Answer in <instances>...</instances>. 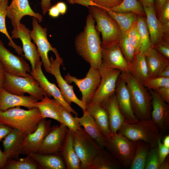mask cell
<instances>
[{"label":"cell","instance_id":"20","mask_svg":"<svg viewBox=\"0 0 169 169\" xmlns=\"http://www.w3.org/2000/svg\"><path fill=\"white\" fill-rule=\"evenodd\" d=\"M6 15L10 19L13 27L18 26L22 18L26 15L36 18L39 23L43 18L40 13L32 9L28 0H12L7 8Z\"/></svg>","mask_w":169,"mask_h":169},{"label":"cell","instance_id":"61","mask_svg":"<svg viewBox=\"0 0 169 169\" xmlns=\"http://www.w3.org/2000/svg\"><path fill=\"white\" fill-rule=\"evenodd\" d=\"M163 145L166 147L169 148V135L166 136L163 140L162 143Z\"/></svg>","mask_w":169,"mask_h":169},{"label":"cell","instance_id":"43","mask_svg":"<svg viewBox=\"0 0 169 169\" xmlns=\"http://www.w3.org/2000/svg\"><path fill=\"white\" fill-rule=\"evenodd\" d=\"M161 164L156 145L150 149L146 158L145 169H160Z\"/></svg>","mask_w":169,"mask_h":169},{"label":"cell","instance_id":"2","mask_svg":"<svg viewBox=\"0 0 169 169\" xmlns=\"http://www.w3.org/2000/svg\"><path fill=\"white\" fill-rule=\"evenodd\" d=\"M120 76L126 83L132 109L137 119H151L152 97L150 92L130 73L121 72Z\"/></svg>","mask_w":169,"mask_h":169},{"label":"cell","instance_id":"31","mask_svg":"<svg viewBox=\"0 0 169 169\" xmlns=\"http://www.w3.org/2000/svg\"><path fill=\"white\" fill-rule=\"evenodd\" d=\"M130 64V73L144 86L145 82L149 79L148 69L145 54L139 51L135 55Z\"/></svg>","mask_w":169,"mask_h":169},{"label":"cell","instance_id":"21","mask_svg":"<svg viewBox=\"0 0 169 169\" xmlns=\"http://www.w3.org/2000/svg\"><path fill=\"white\" fill-rule=\"evenodd\" d=\"M143 8L146 17V21L152 47L163 40H169V36L166 34L162 24L157 17L154 5Z\"/></svg>","mask_w":169,"mask_h":169},{"label":"cell","instance_id":"39","mask_svg":"<svg viewBox=\"0 0 169 169\" xmlns=\"http://www.w3.org/2000/svg\"><path fill=\"white\" fill-rule=\"evenodd\" d=\"M110 9L119 12H133L142 17L146 15L142 6L138 0H123L119 5Z\"/></svg>","mask_w":169,"mask_h":169},{"label":"cell","instance_id":"44","mask_svg":"<svg viewBox=\"0 0 169 169\" xmlns=\"http://www.w3.org/2000/svg\"><path fill=\"white\" fill-rule=\"evenodd\" d=\"M169 84V78L156 77L149 78L145 82L144 86L149 90H155Z\"/></svg>","mask_w":169,"mask_h":169},{"label":"cell","instance_id":"19","mask_svg":"<svg viewBox=\"0 0 169 169\" xmlns=\"http://www.w3.org/2000/svg\"><path fill=\"white\" fill-rule=\"evenodd\" d=\"M51 121L42 118L32 133L26 135L24 146L21 154L28 155L37 152L44 139L51 130Z\"/></svg>","mask_w":169,"mask_h":169},{"label":"cell","instance_id":"10","mask_svg":"<svg viewBox=\"0 0 169 169\" xmlns=\"http://www.w3.org/2000/svg\"><path fill=\"white\" fill-rule=\"evenodd\" d=\"M99 70L100 81L90 103H102L114 94L118 77L122 72L119 69L107 68L102 65Z\"/></svg>","mask_w":169,"mask_h":169},{"label":"cell","instance_id":"63","mask_svg":"<svg viewBox=\"0 0 169 169\" xmlns=\"http://www.w3.org/2000/svg\"><path fill=\"white\" fill-rule=\"evenodd\" d=\"M2 0H0V1H2Z\"/></svg>","mask_w":169,"mask_h":169},{"label":"cell","instance_id":"8","mask_svg":"<svg viewBox=\"0 0 169 169\" xmlns=\"http://www.w3.org/2000/svg\"><path fill=\"white\" fill-rule=\"evenodd\" d=\"M136 143L117 132L107 139L105 148L122 167H127L133 159Z\"/></svg>","mask_w":169,"mask_h":169},{"label":"cell","instance_id":"56","mask_svg":"<svg viewBox=\"0 0 169 169\" xmlns=\"http://www.w3.org/2000/svg\"><path fill=\"white\" fill-rule=\"evenodd\" d=\"M5 71V68L0 60V88L3 87Z\"/></svg>","mask_w":169,"mask_h":169},{"label":"cell","instance_id":"57","mask_svg":"<svg viewBox=\"0 0 169 169\" xmlns=\"http://www.w3.org/2000/svg\"><path fill=\"white\" fill-rule=\"evenodd\" d=\"M6 157L0 148V169H4L7 161Z\"/></svg>","mask_w":169,"mask_h":169},{"label":"cell","instance_id":"15","mask_svg":"<svg viewBox=\"0 0 169 169\" xmlns=\"http://www.w3.org/2000/svg\"><path fill=\"white\" fill-rule=\"evenodd\" d=\"M43 63L40 61L35 65L34 69L31 71V75L39 83L48 96L54 99L62 105L69 113H72L75 116L78 114L63 98L59 89L54 84L50 82L43 73L42 69Z\"/></svg>","mask_w":169,"mask_h":169},{"label":"cell","instance_id":"41","mask_svg":"<svg viewBox=\"0 0 169 169\" xmlns=\"http://www.w3.org/2000/svg\"><path fill=\"white\" fill-rule=\"evenodd\" d=\"M118 43L124 57L130 63L133 60L135 54L134 48L128 40L126 32L121 31Z\"/></svg>","mask_w":169,"mask_h":169},{"label":"cell","instance_id":"5","mask_svg":"<svg viewBox=\"0 0 169 169\" xmlns=\"http://www.w3.org/2000/svg\"><path fill=\"white\" fill-rule=\"evenodd\" d=\"M88 8L89 13L96 22L97 30L101 33V47L118 43L121 30L116 22L101 8L90 6Z\"/></svg>","mask_w":169,"mask_h":169},{"label":"cell","instance_id":"22","mask_svg":"<svg viewBox=\"0 0 169 169\" xmlns=\"http://www.w3.org/2000/svg\"><path fill=\"white\" fill-rule=\"evenodd\" d=\"M119 108L125 121L136 122L138 120L133 111L130 95L125 83L119 76L115 93Z\"/></svg>","mask_w":169,"mask_h":169},{"label":"cell","instance_id":"3","mask_svg":"<svg viewBox=\"0 0 169 169\" xmlns=\"http://www.w3.org/2000/svg\"><path fill=\"white\" fill-rule=\"evenodd\" d=\"M42 119L37 107L25 110L17 106L0 111V123L18 130L25 135L33 132Z\"/></svg>","mask_w":169,"mask_h":169},{"label":"cell","instance_id":"59","mask_svg":"<svg viewBox=\"0 0 169 169\" xmlns=\"http://www.w3.org/2000/svg\"><path fill=\"white\" fill-rule=\"evenodd\" d=\"M156 77L169 78V65L167 66Z\"/></svg>","mask_w":169,"mask_h":169},{"label":"cell","instance_id":"27","mask_svg":"<svg viewBox=\"0 0 169 169\" xmlns=\"http://www.w3.org/2000/svg\"><path fill=\"white\" fill-rule=\"evenodd\" d=\"M59 153L64 161L66 169H81L80 160L74 147L72 133L69 129Z\"/></svg>","mask_w":169,"mask_h":169},{"label":"cell","instance_id":"18","mask_svg":"<svg viewBox=\"0 0 169 169\" xmlns=\"http://www.w3.org/2000/svg\"><path fill=\"white\" fill-rule=\"evenodd\" d=\"M102 65L105 67L117 69L122 72L130 73V64L125 59L117 43L101 47Z\"/></svg>","mask_w":169,"mask_h":169},{"label":"cell","instance_id":"53","mask_svg":"<svg viewBox=\"0 0 169 169\" xmlns=\"http://www.w3.org/2000/svg\"><path fill=\"white\" fill-rule=\"evenodd\" d=\"M49 15L53 18H56L59 16L60 13L55 5L51 6L49 9Z\"/></svg>","mask_w":169,"mask_h":169},{"label":"cell","instance_id":"32","mask_svg":"<svg viewBox=\"0 0 169 169\" xmlns=\"http://www.w3.org/2000/svg\"><path fill=\"white\" fill-rule=\"evenodd\" d=\"M122 167L114 156L103 148L94 157L88 169H117Z\"/></svg>","mask_w":169,"mask_h":169},{"label":"cell","instance_id":"40","mask_svg":"<svg viewBox=\"0 0 169 169\" xmlns=\"http://www.w3.org/2000/svg\"><path fill=\"white\" fill-rule=\"evenodd\" d=\"M4 169H40L38 164L29 155L25 158L8 160Z\"/></svg>","mask_w":169,"mask_h":169},{"label":"cell","instance_id":"52","mask_svg":"<svg viewBox=\"0 0 169 169\" xmlns=\"http://www.w3.org/2000/svg\"><path fill=\"white\" fill-rule=\"evenodd\" d=\"M51 0H41V6L43 14L45 15L51 6Z\"/></svg>","mask_w":169,"mask_h":169},{"label":"cell","instance_id":"6","mask_svg":"<svg viewBox=\"0 0 169 169\" xmlns=\"http://www.w3.org/2000/svg\"><path fill=\"white\" fill-rule=\"evenodd\" d=\"M3 87L8 92L16 95H24L27 93L38 100L47 95L38 83L29 74L24 77L13 75L5 71Z\"/></svg>","mask_w":169,"mask_h":169},{"label":"cell","instance_id":"1","mask_svg":"<svg viewBox=\"0 0 169 169\" xmlns=\"http://www.w3.org/2000/svg\"><path fill=\"white\" fill-rule=\"evenodd\" d=\"M85 22L84 30L75 38V49L90 67L99 69L102 64L101 42L95 21L90 13Z\"/></svg>","mask_w":169,"mask_h":169},{"label":"cell","instance_id":"17","mask_svg":"<svg viewBox=\"0 0 169 169\" xmlns=\"http://www.w3.org/2000/svg\"><path fill=\"white\" fill-rule=\"evenodd\" d=\"M149 91L152 97L151 119L162 133L169 127V105L155 91L149 90Z\"/></svg>","mask_w":169,"mask_h":169},{"label":"cell","instance_id":"35","mask_svg":"<svg viewBox=\"0 0 169 169\" xmlns=\"http://www.w3.org/2000/svg\"><path fill=\"white\" fill-rule=\"evenodd\" d=\"M104 9L116 22L121 30L127 32L133 23L137 20L138 15L133 12H119L110 9Z\"/></svg>","mask_w":169,"mask_h":169},{"label":"cell","instance_id":"26","mask_svg":"<svg viewBox=\"0 0 169 169\" xmlns=\"http://www.w3.org/2000/svg\"><path fill=\"white\" fill-rule=\"evenodd\" d=\"M102 103L107 113L111 132L112 135L115 134L118 132L125 121L118 106L115 94Z\"/></svg>","mask_w":169,"mask_h":169},{"label":"cell","instance_id":"51","mask_svg":"<svg viewBox=\"0 0 169 169\" xmlns=\"http://www.w3.org/2000/svg\"><path fill=\"white\" fill-rule=\"evenodd\" d=\"M70 4H77L85 6L88 8L90 6H96V4L92 0H69Z\"/></svg>","mask_w":169,"mask_h":169},{"label":"cell","instance_id":"34","mask_svg":"<svg viewBox=\"0 0 169 169\" xmlns=\"http://www.w3.org/2000/svg\"><path fill=\"white\" fill-rule=\"evenodd\" d=\"M152 147L145 142L136 141L135 154L129 166L131 169H144L146 158Z\"/></svg>","mask_w":169,"mask_h":169},{"label":"cell","instance_id":"55","mask_svg":"<svg viewBox=\"0 0 169 169\" xmlns=\"http://www.w3.org/2000/svg\"><path fill=\"white\" fill-rule=\"evenodd\" d=\"M166 1V0H155L154 6L157 16L159 13L163 6Z\"/></svg>","mask_w":169,"mask_h":169},{"label":"cell","instance_id":"24","mask_svg":"<svg viewBox=\"0 0 169 169\" xmlns=\"http://www.w3.org/2000/svg\"><path fill=\"white\" fill-rule=\"evenodd\" d=\"M26 135L16 129L12 131L2 141L3 152L7 160H17L24 146Z\"/></svg>","mask_w":169,"mask_h":169},{"label":"cell","instance_id":"42","mask_svg":"<svg viewBox=\"0 0 169 169\" xmlns=\"http://www.w3.org/2000/svg\"><path fill=\"white\" fill-rule=\"evenodd\" d=\"M126 32L128 40L134 49L135 54H136L140 51L141 44L137 20L133 23Z\"/></svg>","mask_w":169,"mask_h":169},{"label":"cell","instance_id":"48","mask_svg":"<svg viewBox=\"0 0 169 169\" xmlns=\"http://www.w3.org/2000/svg\"><path fill=\"white\" fill-rule=\"evenodd\" d=\"M160 160L161 164L167 157L169 154V148L165 147L159 139L157 144Z\"/></svg>","mask_w":169,"mask_h":169},{"label":"cell","instance_id":"62","mask_svg":"<svg viewBox=\"0 0 169 169\" xmlns=\"http://www.w3.org/2000/svg\"><path fill=\"white\" fill-rule=\"evenodd\" d=\"M66 1H67V2H68L69 1V0H66Z\"/></svg>","mask_w":169,"mask_h":169},{"label":"cell","instance_id":"9","mask_svg":"<svg viewBox=\"0 0 169 169\" xmlns=\"http://www.w3.org/2000/svg\"><path fill=\"white\" fill-rule=\"evenodd\" d=\"M68 83H74L80 91L81 100L87 105L90 104L100 81L101 76L99 70L90 67L86 76L81 79L77 78L68 73L64 76Z\"/></svg>","mask_w":169,"mask_h":169},{"label":"cell","instance_id":"28","mask_svg":"<svg viewBox=\"0 0 169 169\" xmlns=\"http://www.w3.org/2000/svg\"><path fill=\"white\" fill-rule=\"evenodd\" d=\"M145 55L148 69L149 78L156 77L169 65V60L160 54L153 47Z\"/></svg>","mask_w":169,"mask_h":169},{"label":"cell","instance_id":"12","mask_svg":"<svg viewBox=\"0 0 169 169\" xmlns=\"http://www.w3.org/2000/svg\"><path fill=\"white\" fill-rule=\"evenodd\" d=\"M55 54V59L52 57L50 58L51 66L49 73L55 77L60 92L66 101L70 105L73 102L78 105L83 112L85 111L86 105L77 97L74 91L73 86L68 83L61 75L60 68L63 64V59L58 53Z\"/></svg>","mask_w":169,"mask_h":169},{"label":"cell","instance_id":"25","mask_svg":"<svg viewBox=\"0 0 169 169\" xmlns=\"http://www.w3.org/2000/svg\"><path fill=\"white\" fill-rule=\"evenodd\" d=\"M86 111L94 119L103 136L107 139L112 135L110 127L107 113L102 103H90Z\"/></svg>","mask_w":169,"mask_h":169},{"label":"cell","instance_id":"4","mask_svg":"<svg viewBox=\"0 0 169 169\" xmlns=\"http://www.w3.org/2000/svg\"><path fill=\"white\" fill-rule=\"evenodd\" d=\"M118 133L130 140L141 141L152 147L157 145L161 133L156 125L151 120H140L134 122L125 121Z\"/></svg>","mask_w":169,"mask_h":169},{"label":"cell","instance_id":"58","mask_svg":"<svg viewBox=\"0 0 169 169\" xmlns=\"http://www.w3.org/2000/svg\"><path fill=\"white\" fill-rule=\"evenodd\" d=\"M143 7L154 5L155 0H138Z\"/></svg>","mask_w":169,"mask_h":169},{"label":"cell","instance_id":"37","mask_svg":"<svg viewBox=\"0 0 169 169\" xmlns=\"http://www.w3.org/2000/svg\"><path fill=\"white\" fill-rule=\"evenodd\" d=\"M54 100V104L65 125L71 132L73 133L76 132L81 127L79 123V117L76 116L75 117L72 116L71 114L69 113L62 105Z\"/></svg>","mask_w":169,"mask_h":169},{"label":"cell","instance_id":"45","mask_svg":"<svg viewBox=\"0 0 169 169\" xmlns=\"http://www.w3.org/2000/svg\"><path fill=\"white\" fill-rule=\"evenodd\" d=\"M98 7L103 9H111L120 4L123 0H92Z\"/></svg>","mask_w":169,"mask_h":169},{"label":"cell","instance_id":"46","mask_svg":"<svg viewBox=\"0 0 169 169\" xmlns=\"http://www.w3.org/2000/svg\"><path fill=\"white\" fill-rule=\"evenodd\" d=\"M153 47L165 58L169 60V40H163Z\"/></svg>","mask_w":169,"mask_h":169},{"label":"cell","instance_id":"49","mask_svg":"<svg viewBox=\"0 0 169 169\" xmlns=\"http://www.w3.org/2000/svg\"><path fill=\"white\" fill-rule=\"evenodd\" d=\"M154 91H155L165 101L169 104V84L161 87Z\"/></svg>","mask_w":169,"mask_h":169},{"label":"cell","instance_id":"60","mask_svg":"<svg viewBox=\"0 0 169 169\" xmlns=\"http://www.w3.org/2000/svg\"><path fill=\"white\" fill-rule=\"evenodd\" d=\"M169 169V160L166 158L164 161L161 164L160 169Z\"/></svg>","mask_w":169,"mask_h":169},{"label":"cell","instance_id":"16","mask_svg":"<svg viewBox=\"0 0 169 169\" xmlns=\"http://www.w3.org/2000/svg\"><path fill=\"white\" fill-rule=\"evenodd\" d=\"M68 130V127L62 123H60L59 125H53L36 153L42 154L59 153Z\"/></svg>","mask_w":169,"mask_h":169},{"label":"cell","instance_id":"38","mask_svg":"<svg viewBox=\"0 0 169 169\" xmlns=\"http://www.w3.org/2000/svg\"><path fill=\"white\" fill-rule=\"evenodd\" d=\"M137 23L141 37L140 51L145 54L152 47L146 21L143 17L138 15Z\"/></svg>","mask_w":169,"mask_h":169},{"label":"cell","instance_id":"50","mask_svg":"<svg viewBox=\"0 0 169 169\" xmlns=\"http://www.w3.org/2000/svg\"><path fill=\"white\" fill-rule=\"evenodd\" d=\"M13 128L8 125L0 123V142L12 131Z\"/></svg>","mask_w":169,"mask_h":169},{"label":"cell","instance_id":"33","mask_svg":"<svg viewBox=\"0 0 169 169\" xmlns=\"http://www.w3.org/2000/svg\"><path fill=\"white\" fill-rule=\"evenodd\" d=\"M41 100L36 102V105L39 110L42 118H50L65 125L54 104V99H51L46 95Z\"/></svg>","mask_w":169,"mask_h":169},{"label":"cell","instance_id":"7","mask_svg":"<svg viewBox=\"0 0 169 169\" xmlns=\"http://www.w3.org/2000/svg\"><path fill=\"white\" fill-rule=\"evenodd\" d=\"M72 133L74 147L80 160L81 169H88L94 157L103 148L81 127L76 132Z\"/></svg>","mask_w":169,"mask_h":169},{"label":"cell","instance_id":"36","mask_svg":"<svg viewBox=\"0 0 169 169\" xmlns=\"http://www.w3.org/2000/svg\"><path fill=\"white\" fill-rule=\"evenodd\" d=\"M8 0L0 1V32L4 34L8 38L9 41L8 45L14 49L18 55L23 56L22 48L14 43L8 33L6 27L5 19L7 17V9L8 6Z\"/></svg>","mask_w":169,"mask_h":169},{"label":"cell","instance_id":"23","mask_svg":"<svg viewBox=\"0 0 169 169\" xmlns=\"http://www.w3.org/2000/svg\"><path fill=\"white\" fill-rule=\"evenodd\" d=\"M38 100L30 95H16L8 92L3 87L0 88V111L17 106H23L28 109L36 108Z\"/></svg>","mask_w":169,"mask_h":169},{"label":"cell","instance_id":"11","mask_svg":"<svg viewBox=\"0 0 169 169\" xmlns=\"http://www.w3.org/2000/svg\"><path fill=\"white\" fill-rule=\"evenodd\" d=\"M37 19L33 17V29L30 32L31 38L36 44L46 71L49 73L51 62L48 56V52L51 51L55 54L58 53L56 49L52 47L47 38V29L39 24Z\"/></svg>","mask_w":169,"mask_h":169},{"label":"cell","instance_id":"13","mask_svg":"<svg viewBox=\"0 0 169 169\" xmlns=\"http://www.w3.org/2000/svg\"><path fill=\"white\" fill-rule=\"evenodd\" d=\"M0 60L6 71L13 75L26 77L30 68L23 56L15 55L5 46L0 39Z\"/></svg>","mask_w":169,"mask_h":169},{"label":"cell","instance_id":"47","mask_svg":"<svg viewBox=\"0 0 169 169\" xmlns=\"http://www.w3.org/2000/svg\"><path fill=\"white\" fill-rule=\"evenodd\" d=\"M161 24L169 22V0H166L157 16Z\"/></svg>","mask_w":169,"mask_h":169},{"label":"cell","instance_id":"14","mask_svg":"<svg viewBox=\"0 0 169 169\" xmlns=\"http://www.w3.org/2000/svg\"><path fill=\"white\" fill-rule=\"evenodd\" d=\"M30 32L29 28L21 23L18 26L13 27L11 32L12 38H19L21 40L24 53L23 56L30 62L32 70L36 65L40 61V57L36 45L31 41Z\"/></svg>","mask_w":169,"mask_h":169},{"label":"cell","instance_id":"29","mask_svg":"<svg viewBox=\"0 0 169 169\" xmlns=\"http://www.w3.org/2000/svg\"><path fill=\"white\" fill-rule=\"evenodd\" d=\"M83 115L79 118L81 126L83 127L86 133L102 148L105 147L107 139L103 136L94 119L85 111Z\"/></svg>","mask_w":169,"mask_h":169},{"label":"cell","instance_id":"30","mask_svg":"<svg viewBox=\"0 0 169 169\" xmlns=\"http://www.w3.org/2000/svg\"><path fill=\"white\" fill-rule=\"evenodd\" d=\"M28 155L38 164L40 169H66L64 161L60 153L42 154L33 153Z\"/></svg>","mask_w":169,"mask_h":169},{"label":"cell","instance_id":"54","mask_svg":"<svg viewBox=\"0 0 169 169\" xmlns=\"http://www.w3.org/2000/svg\"><path fill=\"white\" fill-rule=\"evenodd\" d=\"M55 5L59 10L60 14L64 15L66 13L67 8L65 3L63 2H59L57 3Z\"/></svg>","mask_w":169,"mask_h":169}]
</instances>
